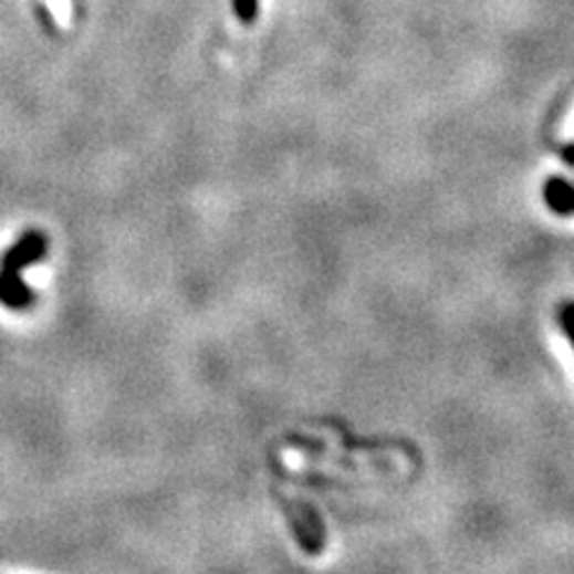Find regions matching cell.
<instances>
[{"mask_svg":"<svg viewBox=\"0 0 574 574\" xmlns=\"http://www.w3.org/2000/svg\"><path fill=\"white\" fill-rule=\"evenodd\" d=\"M49 254L46 234L39 230H29L14 242L3 261H0V302L12 312H24L34 304V292L22 281V271L29 263H39Z\"/></svg>","mask_w":574,"mask_h":574,"instance_id":"obj_1","label":"cell"},{"mask_svg":"<svg viewBox=\"0 0 574 574\" xmlns=\"http://www.w3.org/2000/svg\"><path fill=\"white\" fill-rule=\"evenodd\" d=\"M543 199H546L549 209L555 213H574V185H570L563 178H551L546 182V187H543Z\"/></svg>","mask_w":574,"mask_h":574,"instance_id":"obj_2","label":"cell"},{"mask_svg":"<svg viewBox=\"0 0 574 574\" xmlns=\"http://www.w3.org/2000/svg\"><path fill=\"white\" fill-rule=\"evenodd\" d=\"M232 10L244 27H252L259 18V0H232Z\"/></svg>","mask_w":574,"mask_h":574,"instance_id":"obj_3","label":"cell"},{"mask_svg":"<svg viewBox=\"0 0 574 574\" xmlns=\"http://www.w3.org/2000/svg\"><path fill=\"white\" fill-rule=\"evenodd\" d=\"M557 321H561V328L567 335V341H570V345L574 349V302L572 300L563 302L561 312H557Z\"/></svg>","mask_w":574,"mask_h":574,"instance_id":"obj_4","label":"cell"}]
</instances>
